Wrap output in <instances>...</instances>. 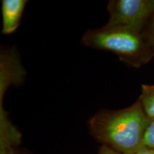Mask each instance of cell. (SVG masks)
<instances>
[{
    "mask_svg": "<svg viewBox=\"0 0 154 154\" xmlns=\"http://www.w3.org/2000/svg\"><path fill=\"white\" fill-rule=\"evenodd\" d=\"M138 100L146 115L154 121V84L142 85L141 94Z\"/></svg>",
    "mask_w": 154,
    "mask_h": 154,
    "instance_id": "obj_6",
    "label": "cell"
},
{
    "mask_svg": "<svg viewBox=\"0 0 154 154\" xmlns=\"http://www.w3.org/2000/svg\"><path fill=\"white\" fill-rule=\"evenodd\" d=\"M109 26L142 32L154 16V0H111L107 5Z\"/></svg>",
    "mask_w": 154,
    "mask_h": 154,
    "instance_id": "obj_3",
    "label": "cell"
},
{
    "mask_svg": "<svg viewBox=\"0 0 154 154\" xmlns=\"http://www.w3.org/2000/svg\"><path fill=\"white\" fill-rule=\"evenodd\" d=\"M27 2L25 0H3L2 1V33L12 34L18 28L23 11Z\"/></svg>",
    "mask_w": 154,
    "mask_h": 154,
    "instance_id": "obj_4",
    "label": "cell"
},
{
    "mask_svg": "<svg viewBox=\"0 0 154 154\" xmlns=\"http://www.w3.org/2000/svg\"><path fill=\"white\" fill-rule=\"evenodd\" d=\"M0 149H15L21 143V134L4 112L0 116Z\"/></svg>",
    "mask_w": 154,
    "mask_h": 154,
    "instance_id": "obj_5",
    "label": "cell"
},
{
    "mask_svg": "<svg viewBox=\"0 0 154 154\" xmlns=\"http://www.w3.org/2000/svg\"><path fill=\"white\" fill-rule=\"evenodd\" d=\"M0 154H20L15 149H0Z\"/></svg>",
    "mask_w": 154,
    "mask_h": 154,
    "instance_id": "obj_10",
    "label": "cell"
},
{
    "mask_svg": "<svg viewBox=\"0 0 154 154\" xmlns=\"http://www.w3.org/2000/svg\"><path fill=\"white\" fill-rule=\"evenodd\" d=\"M144 145L146 147L154 149V121H152L146 131L144 137Z\"/></svg>",
    "mask_w": 154,
    "mask_h": 154,
    "instance_id": "obj_7",
    "label": "cell"
},
{
    "mask_svg": "<svg viewBox=\"0 0 154 154\" xmlns=\"http://www.w3.org/2000/svg\"><path fill=\"white\" fill-rule=\"evenodd\" d=\"M82 44L118 56L130 66L139 68L154 57V38L145 30L138 32L122 27L109 26L87 31Z\"/></svg>",
    "mask_w": 154,
    "mask_h": 154,
    "instance_id": "obj_2",
    "label": "cell"
},
{
    "mask_svg": "<svg viewBox=\"0 0 154 154\" xmlns=\"http://www.w3.org/2000/svg\"><path fill=\"white\" fill-rule=\"evenodd\" d=\"M153 121L138 100L126 109L98 111L88 121V128L103 145L121 154H135L146 147L144 137Z\"/></svg>",
    "mask_w": 154,
    "mask_h": 154,
    "instance_id": "obj_1",
    "label": "cell"
},
{
    "mask_svg": "<svg viewBox=\"0 0 154 154\" xmlns=\"http://www.w3.org/2000/svg\"><path fill=\"white\" fill-rule=\"evenodd\" d=\"M135 154H154V149L145 147L144 149H141L140 151H138L137 153H136Z\"/></svg>",
    "mask_w": 154,
    "mask_h": 154,
    "instance_id": "obj_11",
    "label": "cell"
},
{
    "mask_svg": "<svg viewBox=\"0 0 154 154\" xmlns=\"http://www.w3.org/2000/svg\"><path fill=\"white\" fill-rule=\"evenodd\" d=\"M146 31L154 38V16L149 22Z\"/></svg>",
    "mask_w": 154,
    "mask_h": 154,
    "instance_id": "obj_9",
    "label": "cell"
},
{
    "mask_svg": "<svg viewBox=\"0 0 154 154\" xmlns=\"http://www.w3.org/2000/svg\"><path fill=\"white\" fill-rule=\"evenodd\" d=\"M99 154H121L119 152L114 151V150L109 148V146L102 145V146L99 149Z\"/></svg>",
    "mask_w": 154,
    "mask_h": 154,
    "instance_id": "obj_8",
    "label": "cell"
}]
</instances>
